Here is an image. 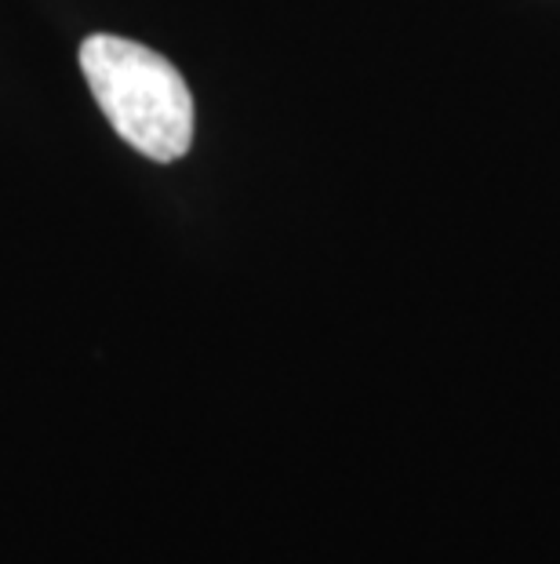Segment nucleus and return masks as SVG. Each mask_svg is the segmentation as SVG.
Returning a JSON list of instances; mask_svg holds the SVG:
<instances>
[{
    "mask_svg": "<svg viewBox=\"0 0 560 564\" xmlns=\"http://www.w3.org/2000/svg\"><path fill=\"white\" fill-rule=\"evenodd\" d=\"M80 69L131 150L157 164L186 158L194 147V95L161 52L117 33H91L80 44Z\"/></svg>",
    "mask_w": 560,
    "mask_h": 564,
    "instance_id": "obj_1",
    "label": "nucleus"
}]
</instances>
